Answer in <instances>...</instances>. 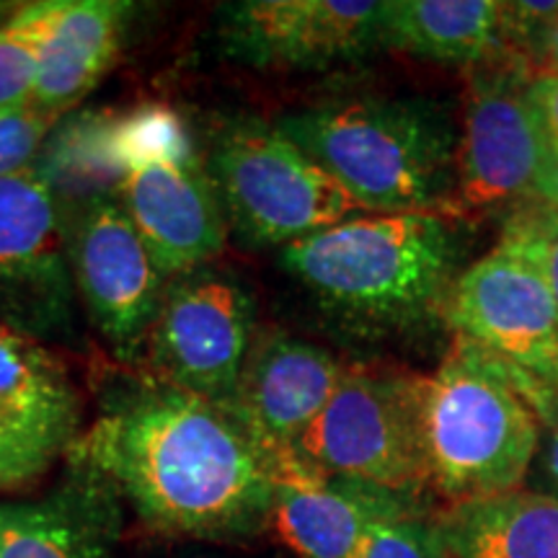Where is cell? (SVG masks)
Segmentation results:
<instances>
[{
	"instance_id": "1",
	"label": "cell",
	"mask_w": 558,
	"mask_h": 558,
	"mask_svg": "<svg viewBox=\"0 0 558 558\" xmlns=\"http://www.w3.org/2000/svg\"><path fill=\"white\" fill-rule=\"evenodd\" d=\"M68 456L158 533L233 541L269 522L275 456L226 407L156 378L109 403Z\"/></svg>"
},
{
	"instance_id": "2",
	"label": "cell",
	"mask_w": 558,
	"mask_h": 558,
	"mask_svg": "<svg viewBox=\"0 0 558 558\" xmlns=\"http://www.w3.org/2000/svg\"><path fill=\"white\" fill-rule=\"evenodd\" d=\"M279 264L341 326L393 333L442 318L460 275V239L435 213L349 218L284 246Z\"/></svg>"
},
{
	"instance_id": "3",
	"label": "cell",
	"mask_w": 558,
	"mask_h": 558,
	"mask_svg": "<svg viewBox=\"0 0 558 558\" xmlns=\"http://www.w3.org/2000/svg\"><path fill=\"white\" fill-rule=\"evenodd\" d=\"M277 130L360 209L452 215L460 137L437 101H329L279 117Z\"/></svg>"
},
{
	"instance_id": "4",
	"label": "cell",
	"mask_w": 558,
	"mask_h": 558,
	"mask_svg": "<svg viewBox=\"0 0 558 558\" xmlns=\"http://www.w3.org/2000/svg\"><path fill=\"white\" fill-rule=\"evenodd\" d=\"M414 403L429 492L445 509L522 488L543 429L512 365L458 337L435 373L414 375Z\"/></svg>"
},
{
	"instance_id": "5",
	"label": "cell",
	"mask_w": 558,
	"mask_h": 558,
	"mask_svg": "<svg viewBox=\"0 0 558 558\" xmlns=\"http://www.w3.org/2000/svg\"><path fill=\"white\" fill-rule=\"evenodd\" d=\"M209 177L230 226L254 246H290L357 213L352 197L277 124L241 122L215 140Z\"/></svg>"
},
{
	"instance_id": "6",
	"label": "cell",
	"mask_w": 558,
	"mask_h": 558,
	"mask_svg": "<svg viewBox=\"0 0 558 558\" xmlns=\"http://www.w3.org/2000/svg\"><path fill=\"white\" fill-rule=\"evenodd\" d=\"M292 450L329 476L354 478L418 501L429 492L414 375L347 367L329 403Z\"/></svg>"
},
{
	"instance_id": "7",
	"label": "cell",
	"mask_w": 558,
	"mask_h": 558,
	"mask_svg": "<svg viewBox=\"0 0 558 558\" xmlns=\"http://www.w3.org/2000/svg\"><path fill=\"white\" fill-rule=\"evenodd\" d=\"M254 344V300L213 267L166 279L143 352L153 378L228 407Z\"/></svg>"
},
{
	"instance_id": "8",
	"label": "cell",
	"mask_w": 558,
	"mask_h": 558,
	"mask_svg": "<svg viewBox=\"0 0 558 558\" xmlns=\"http://www.w3.org/2000/svg\"><path fill=\"white\" fill-rule=\"evenodd\" d=\"M68 222L50 186L26 169L0 179V324L34 341L75 344L78 313Z\"/></svg>"
},
{
	"instance_id": "9",
	"label": "cell",
	"mask_w": 558,
	"mask_h": 558,
	"mask_svg": "<svg viewBox=\"0 0 558 558\" xmlns=\"http://www.w3.org/2000/svg\"><path fill=\"white\" fill-rule=\"evenodd\" d=\"M65 222L75 295L117 357L135 362L158 313L166 277L120 197L94 202Z\"/></svg>"
},
{
	"instance_id": "10",
	"label": "cell",
	"mask_w": 558,
	"mask_h": 558,
	"mask_svg": "<svg viewBox=\"0 0 558 558\" xmlns=\"http://www.w3.org/2000/svg\"><path fill=\"white\" fill-rule=\"evenodd\" d=\"M380 0H239L218 9L226 58L259 70H324L380 45Z\"/></svg>"
},
{
	"instance_id": "11",
	"label": "cell",
	"mask_w": 558,
	"mask_h": 558,
	"mask_svg": "<svg viewBox=\"0 0 558 558\" xmlns=\"http://www.w3.org/2000/svg\"><path fill=\"white\" fill-rule=\"evenodd\" d=\"M525 83L512 70L471 75L452 215L533 199L548 137L530 107Z\"/></svg>"
},
{
	"instance_id": "12",
	"label": "cell",
	"mask_w": 558,
	"mask_h": 558,
	"mask_svg": "<svg viewBox=\"0 0 558 558\" xmlns=\"http://www.w3.org/2000/svg\"><path fill=\"white\" fill-rule=\"evenodd\" d=\"M81 437V396L39 341L0 324V492L45 476Z\"/></svg>"
},
{
	"instance_id": "13",
	"label": "cell",
	"mask_w": 558,
	"mask_h": 558,
	"mask_svg": "<svg viewBox=\"0 0 558 558\" xmlns=\"http://www.w3.org/2000/svg\"><path fill=\"white\" fill-rule=\"evenodd\" d=\"M442 320L507 365L535 373L558 354V311L538 269L497 246L460 271Z\"/></svg>"
},
{
	"instance_id": "14",
	"label": "cell",
	"mask_w": 558,
	"mask_h": 558,
	"mask_svg": "<svg viewBox=\"0 0 558 558\" xmlns=\"http://www.w3.org/2000/svg\"><path fill=\"white\" fill-rule=\"evenodd\" d=\"M422 514L418 499L329 476L295 450L275 452V497L269 522L298 558H354L378 522Z\"/></svg>"
},
{
	"instance_id": "15",
	"label": "cell",
	"mask_w": 558,
	"mask_h": 558,
	"mask_svg": "<svg viewBox=\"0 0 558 558\" xmlns=\"http://www.w3.org/2000/svg\"><path fill=\"white\" fill-rule=\"evenodd\" d=\"M120 202L166 279L207 267L226 246V209L199 156L132 166Z\"/></svg>"
},
{
	"instance_id": "16",
	"label": "cell",
	"mask_w": 558,
	"mask_h": 558,
	"mask_svg": "<svg viewBox=\"0 0 558 558\" xmlns=\"http://www.w3.org/2000/svg\"><path fill=\"white\" fill-rule=\"evenodd\" d=\"M347 365L313 341L264 333L251 344L228 411L264 445L292 450L344 378Z\"/></svg>"
},
{
	"instance_id": "17",
	"label": "cell",
	"mask_w": 558,
	"mask_h": 558,
	"mask_svg": "<svg viewBox=\"0 0 558 558\" xmlns=\"http://www.w3.org/2000/svg\"><path fill=\"white\" fill-rule=\"evenodd\" d=\"M122 530V497L78 458L68 476L39 501H0V558H114Z\"/></svg>"
},
{
	"instance_id": "18",
	"label": "cell",
	"mask_w": 558,
	"mask_h": 558,
	"mask_svg": "<svg viewBox=\"0 0 558 558\" xmlns=\"http://www.w3.org/2000/svg\"><path fill=\"white\" fill-rule=\"evenodd\" d=\"M132 11L124 0H68L41 52L32 107L62 117L86 99L120 58Z\"/></svg>"
},
{
	"instance_id": "19",
	"label": "cell",
	"mask_w": 558,
	"mask_h": 558,
	"mask_svg": "<svg viewBox=\"0 0 558 558\" xmlns=\"http://www.w3.org/2000/svg\"><path fill=\"white\" fill-rule=\"evenodd\" d=\"M505 3L497 0H383L380 45L456 65H478L507 50Z\"/></svg>"
},
{
	"instance_id": "20",
	"label": "cell",
	"mask_w": 558,
	"mask_h": 558,
	"mask_svg": "<svg viewBox=\"0 0 558 558\" xmlns=\"http://www.w3.org/2000/svg\"><path fill=\"white\" fill-rule=\"evenodd\" d=\"M120 114L107 109H86L62 114L32 169L50 186L62 215L73 218L94 202L120 197L128 166L117 145Z\"/></svg>"
},
{
	"instance_id": "21",
	"label": "cell",
	"mask_w": 558,
	"mask_h": 558,
	"mask_svg": "<svg viewBox=\"0 0 558 558\" xmlns=\"http://www.w3.org/2000/svg\"><path fill=\"white\" fill-rule=\"evenodd\" d=\"M450 558H558V499L546 492L499 494L435 518Z\"/></svg>"
},
{
	"instance_id": "22",
	"label": "cell",
	"mask_w": 558,
	"mask_h": 558,
	"mask_svg": "<svg viewBox=\"0 0 558 558\" xmlns=\"http://www.w3.org/2000/svg\"><path fill=\"white\" fill-rule=\"evenodd\" d=\"M68 0H34L16 5L0 24V114L29 107L41 52Z\"/></svg>"
},
{
	"instance_id": "23",
	"label": "cell",
	"mask_w": 558,
	"mask_h": 558,
	"mask_svg": "<svg viewBox=\"0 0 558 558\" xmlns=\"http://www.w3.org/2000/svg\"><path fill=\"white\" fill-rule=\"evenodd\" d=\"M117 145H120V156L128 171L148 160L197 158L184 117L166 104H143V107L120 111Z\"/></svg>"
},
{
	"instance_id": "24",
	"label": "cell",
	"mask_w": 558,
	"mask_h": 558,
	"mask_svg": "<svg viewBox=\"0 0 558 558\" xmlns=\"http://www.w3.org/2000/svg\"><path fill=\"white\" fill-rule=\"evenodd\" d=\"M499 246L522 256L538 269L558 311V215L554 209L538 202L514 207L501 226Z\"/></svg>"
},
{
	"instance_id": "25",
	"label": "cell",
	"mask_w": 558,
	"mask_h": 558,
	"mask_svg": "<svg viewBox=\"0 0 558 558\" xmlns=\"http://www.w3.org/2000/svg\"><path fill=\"white\" fill-rule=\"evenodd\" d=\"M354 558H450V554L435 520L407 514L378 522Z\"/></svg>"
},
{
	"instance_id": "26",
	"label": "cell",
	"mask_w": 558,
	"mask_h": 558,
	"mask_svg": "<svg viewBox=\"0 0 558 558\" xmlns=\"http://www.w3.org/2000/svg\"><path fill=\"white\" fill-rule=\"evenodd\" d=\"M58 120L60 117L45 114L32 104L0 114V179L32 169L34 158Z\"/></svg>"
},
{
	"instance_id": "27",
	"label": "cell",
	"mask_w": 558,
	"mask_h": 558,
	"mask_svg": "<svg viewBox=\"0 0 558 558\" xmlns=\"http://www.w3.org/2000/svg\"><path fill=\"white\" fill-rule=\"evenodd\" d=\"M525 94L535 117H538L543 132H546V137L558 148V73L543 70V73L527 78Z\"/></svg>"
},
{
	"instance_id": "28",
	"label": "cell",
	"mask_w": 558,
	"mask_h": 558,
	"mask_svg": "<svg viewBox=\"0 0 558 558\" xmlns=\"http://www.w3.org/2000/svg\"><path fill=\"white\" fill-rule=\"evenodd\" d=\"M520 383H522V393L530 401L535 414H541L548 403H558V354L548 365H543L535 373H525L520 369Z\"/></svg>"
},
{
	"instance_id": "29",
	"label": "cell",
	"mask_w": 558,
	"mask_h": 558,
	"mask_svg": "<svg viewBox=\"0 0 558 558\" xmlns=\"http://www.w3.org/2000/svg\"><path fill=\"white\" fill-rule=\"evenodd\" d=\"M541 429L546 432V445H543V471L550 488H554V497L558 499V403H548L546 409L538 414Z\"/></svg>"
},
{
	"instance_id": "30",
	"label": "cell",
	"mask_w": 558,
	"mask_h": 558,
	"mask_svg": "<svg viewBox=\"0 0 558 558\" xmlns=\"http://www.w3.org/2000/svg\"><path fill=\"white\" fill-rule=\"evenodd\" d=\"M530 202H538V205L554 209L558 215V148L550 143V140H548V153H546V160H543L538 184H535L533 199Z\"/></svg>"
},
{
	"instance_id": "31",
	"label": "cell",
	"mask_w": 558,
	"mask_h": 558,
	"mask_svg": "<svg viewBox=\"0 0 558 558\" xmlns=\"http://www.w3.org/2000/svg\"><path fill=\"white\" fill-rule=\"evenodd\" d=\"M530 45L535 47V54H541V60L546 62L548 73H558V13L533 34Z\"/></svg>"
},
{
	"instance_id": "32",
	"label": "cell",
	"mask_w": 558,
	"mask_h": 558,
	"mask_svg": "<svg viewBox=\"0 0 558 558\" xmlns=\"http://www.w3.org/2000/svg\"><path fill=\"white\" fill-rule=\"evenodd\" d=\"M13 11H16V5H13V3H0V24H3V21L9 19Z\"/></svg>"
}]
</instances>
